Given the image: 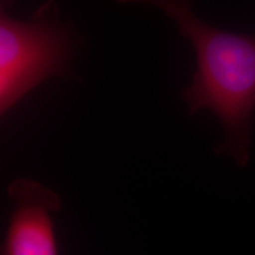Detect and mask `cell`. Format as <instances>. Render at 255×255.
<instances>
[{"instance_id":"3","label":"cell","mask_w":255,"mask_h":255,"mask_svg":"<svg viewBox=\"0 0 255 255\" xmlns=\"http://www.w3.org/2000/svg\"><path fill=\"white\" fill-rule=\"evenodd\" d=\"M14 206L0 255H59L51 214L60 210L54 191L29 179L9 184Z\"/></svg>"},{"instance_id":"2","label":"cell","mask_w":255,"mask_h":255,"mask_svg":"<svg viewBox=\"0 0 255 255\" xmlns=\"http://www.w3.org/2000/svg\"><path fill=\"white\" fill-rule=\"evenodd\" d=\"M57 8L46 3L30 22L0 16V110L6 113L47 77L65 70L68 37L57 20Z\"/></svg>"},{"instance_id":"1","label":"cell","mask_w":255,"mask_h":255,"mask_svg":"<svg viewBox=\"0 0 255 255\" xmlns=\"http://www.w3.org/2000/svg\"><path fill=\"white\" fill-rule=\"evenodd\" d=\"M148 3L173 19L195 48L198 68L191 85L182 93L190 114L213 112L225 131L219 153L230 155L238 166H245L255 109V35L210 26L184 1Z\"/></svg>"}]
</instances>
